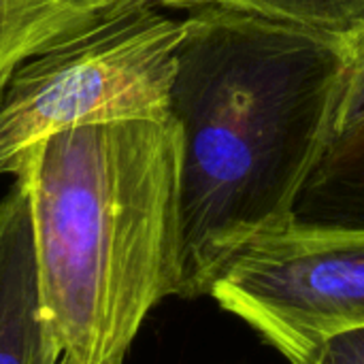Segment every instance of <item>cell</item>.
Segmentation results:
<instances>
[{"label": "cell", "instance_id": "cell-1", "mask_svg": "<svg viewBox=\"0 0 364 364\" xmlns=\"http://www.w3.org/2000/svg\"><path fill=\"white\" fill-rule=\"evenodd\" d=\"M350 34L207 4L183 19L171 85L181 134L179 299L209 296L222 264L294 222L335 143Z\"/></svg>", "mask_w": 364, "mask_h": 364}, {"label": "cell", "instance_id": "cell-2", "mask_svg": "<svg viewBox=\"0 0 364 364\" xmlns=\"http://www.w3.org/2000/svg\"><path fill=\"white\" fill-rule=\"evenodd\" d=\"M181 134L173 115L41 141L28 183L45 318L70 364H124L143 322L179 299Z\"/></svg>", "mask_w": 364, "mask_h": 364}, {"label": "cell", "instance_id": "cell-7", "mask_svg": "<svg viewBox=\"0 0 364 364\" xmlns=\"http://www.w3.org/2000/svg\"><path fill=\"white\" fill-rule=\"evenodd\" d=\"M294 222L364 228V130L333 143L299 198Z\"/></svg>", "mask_w": 364, "mask_h": 364}, {"label": "cell", "instance_id": "cell-12", "mask_svg": "<svg viewBox=\"0 0 364 364\" xmlns=\"http://www.w3.org/2000/svg\"><path fill=\"white\" fill-rule=\"evenodd\" d=\"M55 364H70V363H68V360H64V358H60Z\"/></svg>", "mask_w": 364, "mask_h": 364}, {"label": "cell", "instance_id": "cell-3", "mask_svg": "<svg viewBox=\"0 0 364 364\" xmlns=\"http://www.w3.org/2000/svg\"><path fill=\"white\" fill-rule=\"evenodd\" d=\"M183 19L145 2L28 60L0 98V177L70 128L171 115Z\"/></svg>", "mask_w": 364, "mask_h": 364}, {"label": "cell", "instance_id": "cell-5", "mask_svg": "<svg viewBox=\"0 0 364 364\" xmlns=\"http://www.w3.org/2000/svg\"><path fill=\"white\" fill-rule=\"evenodd\" d=\"M60 358L41 301L30 192L17 175L0 200V364H55Z\"/></svg>", "mask_w": 364, "mask_h": 364}, {"label": "cell", "instance_id": "cell-11", "mask_svg": "<svg viewBox=\"0 0 364 364\" xmlns=\"http://www.w3.org/2000/svg\"><path fill=\"white\" fill-rule=\"evenodd\" d=\"M160 6H168V9H196L198 0H156Z\"/></svg>", "mask_w": 364, "mask_h": 364}, {"label": "cell", "instance_id": "cell-10", "mask_svg": "<svg viewBox=\"0 0 364 364\" xmlns=\"http://www.w3.org/2000/svg\"><path fill=\"white\" fill-rule=\"evenodd\" d=\"M311 364H364V328L348 331L324 341Z\"/></svg>", "mask_w": 364, "mask_h": 364}, {"label": "cell", "instance_id": "cell-6", "mask_svg": "<svg viewBox=\"0 0 364 364\" xmlns=\"http://www.w3.org/2000/svg\"><path fill=\"white\" fill-rule=\"evenodd\" d=\"M145 2L156 0H0V98L28 60Z\"/></svg>", "mask_w": 364, "mask_h": 364}, {"label": "cell", "instance_id": "cell-9", "mask_svg": "<svg viewBox=\"0 0 364 364\" xmlns=\"http://www.w3.org/2000/svg\"><path fill=\"white\" fill-rule=\"evenodd\" d=\"M364 130V28L350 34V64L335 117V141Z\"/></svg>", "mask_w": 364, "mask_h": 364}, {"label": "cell", "instance_id": "cell-4", "mask_svg": "<svg viewBox=\"0 0 364 364\" xmlns=\"http://www.w3.org/2000/svg\"><path fill=\"white\" fill-rule=\"evenodd\" d=\"M209 296L290 364L364 328V228L292 222L237 250Z\"/></svg>", "mask_w": 364, "mask_h": 364}, {"label": "cell", "instance_id": "cell-8", "mask_svg": "<svg viewBox=\"0 0 364 364\" xmlns=\"http://www.w3.org/2000/svg\"><path fill=\"white\" fill-rule=\"evenodd\" d=\"M207 4L247 11L335 34H352L364 28V0H198L196 9Z\"/></svg>", "mask_w": 364, "mask_h": 364}]
</instances>
